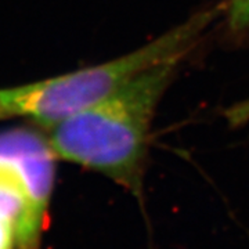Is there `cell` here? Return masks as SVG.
Wrapping results in <instances>:
<instances>
[{"label": "cell", "instance_id": "cell-1", "mask_svg": "<svg viewBox=\"0 0 249 249\" xmlns=\"http://www.w3.org/2000/svg\"><path fill=\"white\" fill-rule=\"evenodd\" d=\"M180 62L142 72L112 96L52 126L53 151L106 175L142 201L152 119Z\"/></svg>", "mask_w": 249, "mask_h": 249}, {"label": "cell", "instance_id": "cell-2", "mask_svg": "<svg viewBox=\"0 0 249 249\" xmlns=\"http://www.w3.org/2000/svg\"><path fill=\"white\" fill-rule=\"evenodd\" d=\"M217 13V7L198 11L155 40L112 61L6 90L9 115L31 116L52 127L112 96L142 72L160 64L181 61L199 43Z\"/></svg>", "mask_w": 249, "mask_h": 249}, {"label": "cell", "instance_id": "cell-3", "mask_svg": "<svg viewBox=\"0 0 249 249\" xmlns=\"http://www.w3.org/2000/svg\"><path fill=\"white\" fill-rule=\"evenodd\" d=\"M53 148L29 130L0 133V165L17 173L29 196L46 211L53 184Z\"/></svg>", "mask_w": 249, "mask_h": 249}, {"label": "cell", "instance_id": "cell-4", "mask_svg": "<svg viewBox=\"0 0 249 249\" xmlns=\"http://www.w3.org/2000/svg\"><path fill=\"white\" fill-rule=\"evenodd\" d=\"M45 213V209L29 196L17 173L9 166L0 165V220L13 226L18 248H35Z\"/></svg>", "mask_w": 249, "mask_h": 249}, {"label": "cell", "instance_id": "cell-5", "mask_svg": "<svg viewBox=\"0 0 249 249\" xmlns=\"http://www.w3.org/2000/svg\"><path fill=\"white\" fill-rule=\"evenodd\" d=\"M224 116L227 119L229 124L231 127H238L249 122V98L242 100L240 103L232 104L224 112Z\"/></svg>", "mask_w": 249, "mask_h": 249}, {"label": "cell", "instance_id": "cell-6", "mask_svg": "<svg viewBox=\"0 0 249 249\" xmlns=\"http://www.w3.org/2000/svg\"><path fill=\"white\" fill-rule=\"evenodd\" d=\"M232 24L242 27L249 22V0H232Z\"/></svg>", "mask_w": 249, "mask_h": 249}, {"label": "cell", "instance_id": "cell-7", "mask_svg": "<svg viewBox=\"0 0 249 249\" xmlns=\"http://www.w3.org/2000/svg\"><path fill=\"white\" fill-rule=\"evenodd\" d=\"M0 249H19L13 226L3 220H0Z\"/></svg>", "mask_w": 249, "mask_h": 249}, {"label": "cell", "instance_id": "cell-8", "mask_svg": "<svg viewBox=\"0 0 249 249\" xmlns=\"http://www.w3.org/2000/svg\"><path fill=\"white\" fill-rule=\"evenodd\" d=\"M9 115L7 109V101H6V90H0V118Z\"/></svg>", "mask_w": 249, "mask_h": 249}]
</instances>
